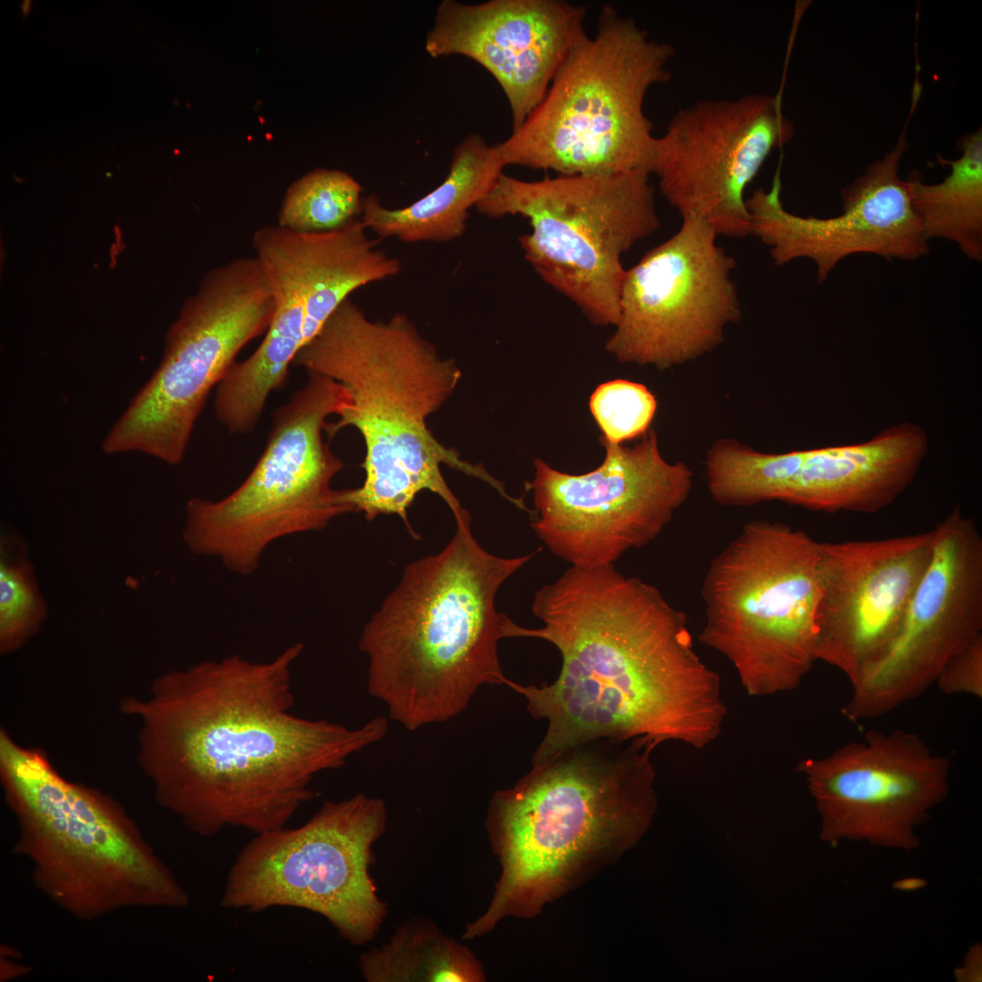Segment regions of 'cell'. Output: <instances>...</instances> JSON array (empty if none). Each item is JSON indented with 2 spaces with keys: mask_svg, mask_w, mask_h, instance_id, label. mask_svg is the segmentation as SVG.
<instances>
[{
  "mask_svg": "<svg viewBox=\"0 0 982 982\" xmlns=\"http://www.w3.org/2000/svg\"><path fill=\"white\" fill-rule=\"evenodd\" d=\"M934 528L820 542L814 656L854 685L896 636L933 553Z\"/></svg>",
  "mask_w": 982,
  "mask_h": 982,
  "instance_id": "d6986e66",
  "label": "cell"
},
{
  "mask_svg": "<svg viewBox=\"0 0 982 982\" xmlns=\"http://www.w3.org/2000/svg\"><path fill=\"white\" fill-rule=\"evenodd\" d=\"M47 616L27 546L16 534L0 544V651L18 650L38 632Z\"/></svg>",
  "mask_w": 982,
  "mask_h": 982,
  "instance_id": "4316f807",
  "label": "cell"
},
{
  "mask_svg": "<svg viewBox=\"0 0 982 982\" xmlns=\"http://www.w3.org/2000/svg\"><path fill=\"white\" fill-rule=\"evenodd\" d=\"M302 643L267 662L239 655L155 677L119 709L136 720L137 762L156 802L192 833L286 827L315 797L320 772L384 737L387 720L358 728L295 715L292 667Z\"/></svg>",
  "mask_w": 982,
  "mask_h": 982,
  "instance_id": "6da1fadb",
  "label": "cell"
},
{
  "mask_svg": "<svg viewBox=\"0 0 982 982\" xmlns=\"http://www.w3.org/2000/svg\"><path fill=\"white\" fill-rule=\"evenodd\" d=\"M590 411L609 443L621 444L643 436L657 403L646 386L624 379L601 384L589 402Z\"/></svg>",
  "mask_w": 982,
  "mask_h": 982,
  "instance_id": "83f0119b",
  "label": "cell"
},
{
  "mask_svg": "<svg viewBox=\"0 0 982 982\" xmlns=\"http://www.w3.org/2000/svg\"><path fill=\"white\" fill-rule=\"evenodd\" d=\"M646 738L585 742L496 791L486 827L501 873L486 911L463 940L507 917L529 919L633 847L657 808Z\"/></svg>",
  "mask_w": 982,
  "mask_h": 982,
  "instance_id": "3957f363",
  "label": "cell"
},
{
  "mask_svg": "<svg viewBox=\"0 0 982 982\" xmlns=\"http://www.w3.org/2000/svg\"><path fill=\"white\" fill-rule=\"evenodd\" d=\"M0 779L18 826L13 853L62 909L95 920L128 907H187V892L117 801L67 780L43 750L5 728Z\"/></svg>",
  "mask_w": 982,
  "mask_h": 982,
  "instance_id": "8992f818",
  "label": "cell"
},
{
  "mask_svg": "<svg viewBox=\"0 0 982 982\" xmlns=\"http://www.w3.org/2000/svg\"><path fill=\"white\" fill-rule=\"evenodd\" d=\"M934 531L930 561L896 636L851 686L843 713L852 721L920 696L953 656L982 636V536L958 506Z\"/></svg>",
  "mask_w": 982,
  "mask_h": 982,
  "instance_id": "2e32d148",
  "label": "cell"
},
{
  "mask_svg": "<svg viewBox=\"0 0 982 982\" xmlns=\"http://www.w3.org/2000/svg\"><path fill=\"white\" fill-rule=\"evenodd\" d=\"M368 982H483L482 963L432 920L413 917L379 947L359 957Z\"/></svg>",
  "mask_w": 982,
  "mask_h": 982,
  "instance_id": "d4e9b609",
  "label": "cell"
},
{
  "mask_svg": "<svg viewBox=\"0 0 982 982\" xmlns=\"http://www.w3.org/2000/svg\"><path fill=\"white\" fill-rule=\"evenodd\" d=\"M674 47L610 5L570 51L540 104L496 149L506 166L558 175H652L656 136L644 110L671 78Z\"/></svg>",
  "mask_w": 982,
  "mask_h": 982,
  "instance_id": "52a82bcc",
  "label": "cell"
},
{
  "mask_svg": "<svg viewBox=\"0 0 982 982\" xmlns=\"http://www.w3.org/2000/svg\"><path fill=\"white\" fill-rule=\"evenodd\" d=\"M386 821L382 799L357 794L326 801L295 828L255 834L228 871L222 907L253 913L275 907L309 910L349 944H367L388 912L370 873L373 847Z\"/></svg>",
  "mask_w": 982,
  "mask_h": 982,
  "instance_id": "7c38bea8",
  "label": "cell"
},
{
  "mask_svg": "<svg viewBox=\"0 0 982 982\" xmlns=\"http://www.w3.org/2000/svg\"><path fill=\"white\" fill-rule=\"evenodd\" d=\"M307 375L306 385L273 412L266 447L243 483L220 500L187 502L183 539L194 554L251 575L276 540L319 531L354 511L347 489L332 487L344 464L323 437L327 417L349 405V394L327 376Z\"/></svg>",
  "mask_w": 982,
  "mask_h": 982,
  "instance_id": "9c48e42d",
  "label": "cell"
},
{
  "mask_svg": "<svg viewBox=\"0 0 982 982\" xmlns=\"http://www.w3.org/2000/svg\"><path fill=\"white\" fill-rule=\"evenodd\" d=\"M506 165L495 145L479 134L455 149L446 177L433 191L400 208H387L376 195L363 198L361 222L378 237L406 243L449 242L466 229L469 210L488 194Z\"/></svg>",
  "mask_w": 982,
  "mask_h": 982,
  "instance_id": "603a6c76",
  "label": "cell"
},
{
  "mask_svg": "<svg viewBox=\"0 0 982 982\" xmlns=\"http://www.w3.org/2000/svg\"><path fill=\"white\" fill-rule=\"evenodd\" d=\"M704 221L679 229L626 270L606 349L621 363L666 370L716 349L741 318L733 257Z\"/></svg>",
  "mask_w": 982,
  "mask_h": 982,
  "instance_id": "5bb4252c",
  "label": "cell"
},
{
  "mask_svg": "<svg viewBox=\"0 0 982 982\" xmlns=\"http://www.w3.org/2000/svg\"><path fill=\"white\" fill-rule=\"evenodd\" d=\"M961 155L956 160L938 157L950 174L937 184H925L912 172L913 206L926 238L956 243L969 259H982V132L981 128L957 141Z\"/></svg>",
  "mask_w": 982,
  "mask_h": 982,
  "instance_id": "cb8c5ba5",
  "label": "cell"
},
{
  "mask_svg": "<svg viewBox=\"0 0 982 982\" xmlns=\"http://www.w3.org/2000/svg\"><path fill=\"white\" fill-rule=\"evenodd\" d=\"M819 544L784 523H745L711 561L699 640L725 656L751 696L799 686L816 662Z\"/></svg>",
  "mask_w": 982,
  "mask_h": 982,
  "instance_id": "ba28073f",
  "label": "cell"
},
{
  "mask_svg": "<svg viewBox=\"0 0 982 982\" xmlns=\"http://www.w3.org/2000/svg\"><path fill=\"white\" fill-rule=\"evenodd\" d=\"M907 147L904 128L892 150L843 188V213L833 217L788 212L781 201L777 170L769 190L757 189L747 199L752 235L769 247L776 266L811 259L819 282L851 255L874 254L888 260L927 255L928 240L913 206L909 182L899 175Z\"/></svg>",
  "mask_w": 982,
  "mask_h": 982,
  "instance_id": "ffe728a7",
  "label": "cell"
},
{
  "mask_svg": "<svg viewBox=\"0 0 982 982\" xmlns=\"http://www.w3.org/2000/svg\"><path fill=\"white\" fill-rule=\"evenodd\" d=\"M253 246L271 285L274 315L259 346L230 367L214 400L217 420L240 435L256 428L269 396L286 384L290 366L305 346L308 284L302 246L282 229L262 232Z\"/></svg>",
  "mask_w": 982,
  "mask_h": 982,
  "instance_id": "7402d4cb",
  "label": "cell"
},
{
  "mask_svg": "<svg viewBox=\"0 0 982 982\" xmlns=\"http://www.w3.org/2000/svg\"><path fill=\"white\" fill-rule=\"evenodd\" d=\"M951 763L917 733L870 730L862 740L801 761L797 771L821 817L820 837L909 851L917 829L949 791Z\"/></svg>",
  "mask_w": 982,
  "mask_h": 982,
  "instance_id": "e0dca14e",
  "label": "cell"
},
{
  "mask_svg": "<svg viewBox=\"0 0 982 982\" xmlns=\"http://www.w3.org/2000/svg\"><path fill=\"white\" fill-rule=\"evenodd\" d=\"M538 628L515 637L554 645L562 666L551 684L508 687L547 722L532 763L596 739L676 741L700 749L726 716L718 674L695 651L686 614L653 585L615 565L570 566L532 602Z\"/></svg>",
  "mask_w": 982,
  "mask_h": 982,
  "instance_id": "7a4b0ae2",
  "label": "cell"
},
{
  "mask_svg": "<svg viewBox=\"0 0 982 982\" xmlns=\"http://www.w3.org/2000/svg\"><path fill=\"white\" fill-rule=\"evenodd\" d=\"M606 456L581 475L536 458L526 483L535 508L530 526L549 551L570 566L614 565L625 553L656 539L688 499L693 472L667 462L653 429L634 446L600 437Z\"/></svg>",
  "mask_w": 982,
  "mask_h": 982,
  "instance_id": "4fadbf2b",
  "label": "cell"
},
{
  "mask_svg": "<svg viewBox=\"0 0 982 982\" xmlns=\"http://www.w3.org/2000/svg\"><path fill=\"white\" fill-rule=\"evenodd\" d=\"M292 366L327 376L349 394V405L335 423H326L325 432L331 438L353 426L363 436L366 477L360 487L347 489V499L366 519L396 514L415 536L407 510L423 490L438 495L454 516L462 514L465 509L446 483L442 464L486 482L510 503L516 502L482 466L462 460L428 429V416L450 397L461 372L406 315L373 321L347 298L299 350Z\"/></svg>",
  "mask_w": 982,
  "mask_h": 982,
  "instance_id": "277c9868",
  "label": "cell"
},
{
  "mask_svg": "<svg viewBox=\"0 0 982 982\" xmlns=\"http://www.w3.org/2000/svg\"><path fill=\"white\" fill-rule=\"evenodd\" d=\"M361 185L344 171L313 170L287 189L278 225L305 234L342 228L361 215Z\"/></svg>",
  "mask_w": 982,
  "mask_h": 982,
  "instance_id": "484cf974",
  "label": "cell"
},
{
  "mask_svg": "<svg viewBox=\"0 0 982 982\" xmlns=\"http://www.w3.org/2000/svg\"><path fill=\"white\" fill-rule=\"evenodd\" d=\"M794 132L778 95L704 99L679 109L656 137L652 174L681 217L704 221L717 236L745 237L752 235L746 189Z\"/></svg>",
  "mask_w": 982,
  "mask_h": 982,
  "instance_id": "9a60e30c",
  "label": "cell"
},
{
  "mask_svg": "<svg viewBox=\"0 0 982 982\" xmlns=\"http://www.w3.org/2000/svg\"><path fill=\"white\" fill-rule=\"evenodd\" d=\"M649 176L631 171L526 181L503 172L476 208L490 218H526L531 232L518 242L534 271L594 325L615 326L626 270L622 256L660 225Z\"/></svg>",
  "mask_w": 982,
  "mask_h": 982,
  "instance_id": "30bf717a",
  "label": "cell"
},
{
  "mask_svg": "<svg viewBox=\"0 0 982 982\" xmlns=\"http://www.w3.org/2000/svg\"><path fill=\"white\" fill-rule=\"evenodd\" d=\"M586 13L585 6L560 0H444L425 48L434 58L463 55L488 71L507 99L514 131L586 35Z\"/></svg>",
  "mask_w": 982,
  "mask_h": 982,
  "instance_id": "44dd1931",
  "label": "cell"
},
{
  "mask_svg": "<svg viewBox=\"0 0 982 982\" xmlns=\"http://www.w3.org/2000/svg\"><path fill=\"white\" fill-rule=\"evenodd\" d=\"M274 311L271 285L256 256L211 269L169 327L158 367L108 432L104 452L180 464L211 390L239 352L266 332Z\"/></svg>",
  "mask_w": 982,
  "mask_h": 982,
  "instance_id": "8fae6325",
  "label": "cell"
},
{
  "mask_svg": "<svg viewBox=\"0 0 982 982\" xmlns=\"http://www.w3.org/2000/svg\"><path fill=\"white\" fill-rule=\"evenodd\" d=\"M918 425L897 424L858 444L763 453L733 445L720 466V486L731 506L778 501L809 510L876 513L914 480L927 451Z\"/></svg>",
  "mask_w": 982,
  "mask_h": 982,
  "instance_id": "ac0fdd59",
  "label": "cell"
},
{
  "mask_svg": "<svg viewBox=\"0 0 982 982\" xmlns=\"http://www.w3.org/2000/svg\"><path fill=\"white\" fill-rule=\"evenodd\" d=\"M935 684L946 695L982 697V636L953 656Z\"/></svg>",
  "mask_w": 982,
  "mask_h": 982,
  "instance_id": "f1b7e54d",
  "label": "cell"
},
{
  "mask_svg": "<svg viewBox=\"0 0 982 982\" xmlns=\"http://www.w3.org/2000/svg\"><path fill=\"white\" fill-rule=\"evenodd\" d=\"M437 555L409 564L365 626L367 688L409 730L463 712L480 686H508L498 643L516 624L496 609L502 584L537 551L500 557L474 537L466 511Z\"/></svg>",
  "mask_w": 982,
  "mask_h": 982,
  "instance_id": "5b68a950",
  "label": "cell"
}]
</instances>
